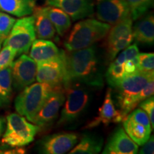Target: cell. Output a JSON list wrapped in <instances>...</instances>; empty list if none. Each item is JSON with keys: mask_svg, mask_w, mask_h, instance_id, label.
Listing matches in <instances>:
<instances>
[{"mask_svg": "<svg viewBox=\"0 0 154 154\" xmlns=\"http://www.w3.org/2000/svg\"><path fill=\"white\" fill-rule=\"evenodd\" d=\"M138 146L131 138L124 128L119 126L111 134L102 153L103 154H136Z\"/></svg>", "mask_w": 154, "mask_h": 154, "instance_id": "14", "label": "cell"}, {"mask_svg": "<svg viewBox=\"0 0 154 154\" xmlns=\"http://www.w3.org/2000/svg\"><path fill=\"white\" fill-rule=\"evenodd\" d=\"M110 28V24L94 19L80 21L74 25L63 45L68 51L89 47L106 37Z\"/></svg>", "mask_w": 154, "mask_h": 154, "instance_id": "3", "label": "cell"}, {"mask_svg": "<svg viewBox=\"0 0 154 154\" xmlns=\"http://www.w3.org/2000/svg\"><path fill=\"white\" fill-rule=\"evenodd\" d=\"M12 98L11 67L0 71V108L8 107Z\"/></svg>", "mask_w": 154, "mask_h": 154, "instance_id": "23", "label": "cell"}, {"mask_svg": "<svg viewBox=\"0 0 154 154\" xmlns=\"http://www.w3.org/2000/svg\"><path fill=\"white\" fill-rule=\"evenodd\" d=\"M125 55H126V60L132 61L135 66L138 68V54H139V51H138V47L137 44H134L132 45H128L124 50Z\"/></svg>", "mask_w": 154, "mask_h": 154, "instance_id": "30", "label": "cell"}, {"mask_svg": "<svg viewBox=\"0 0 154 154\" xmlns=\"http://www.w3.org/2000/svg\"><path fill=\"white\" fill-rule=\"evenodd\" d=\"M31 47L29 57L36 63L51 60L59 57L61 52L54 43L48 39H35Z\"/></svg>", "mask_w": 154, "mask_h": 154, "instance_id": "16", "label": "cell"}, {"mask_svg": "<svg viewBox=\"0 0 154 154\" xmlns=\"http://www.w3.org/2000/svg\"><path fill=\"white\" fill-rule=\"evenodd\" d=\"M96 17L101 22L113 25L131 16L126 0H98Z\"/></svg>", "mask_w": 154, "mask_h": 154, "instance_id": "12", "label": "cell"}, {"mask_svg": "<svg viewBox=\"0 0 154 154\" xmlns=\"http://www.w3.org/2000/svg\"><path fill=\"white\" fill-rule=\"evenodd\" d=\"M16 19L10 15L0 12V37L3 39L8 36Z\"/></svg>", "mask_w": 154, "mask_h": 154, "instance_id": "28", "label": "cell"}, {"mask_svg": "<svg viewBox=\"0 0 154 154\" xmlns=\"http://www.w3.org/2000/svg\"><path fill=\"white\" fill-rule=\"evenodd\" d=\"M124 120L120 111L116 109L114 102L112 99L111 88L107 89L104 101L99 109V114L86 125V128H92L100 124L108 125L111 123H119Z\"/></svg>", "mask_w": 154, "mask_h": 154, "instance_id": "15", "label": "cell"}, {"mask_svg": "<svg viewBox=\"0 0 154 154\" xmlns=\"http://www.w3.org/2000/svg\"><path fill=\"white\" fill-rule=\"evenodd\" d=\"M46 5L62 9L73 21L90 17L94 13V0H46Z\"/></svg>", "mask_w": 154, "mask_h": 154, "instance_id": "13", "label": "cell"}, {"mask_svg": "<svg viewBox=\"0 0 154 154\" xmlns=\"http://www.w3.org/2000/svg\"><path fill=\"white\" fill-rule=\"evenodd\" d=\"M154 80V72H136L126 75L114 88L116 104L124 119L138 106V96L141 90Z\"/></svg>", "mask_w": 154, "mask_h": 154, "instance_id": "2", "label": "cell"}, {"mask_svg": "<svg viewBox=\"0 0 154 154\" xmlns=\"http://www.w3.org/2000/svg\"><path fill=\"white\" fill-rule=\"evenodd\" d=\"M126 76L124 65L116 63L114 61L111 63L106 72V79L111 87L114 88Z\"/></svg>", "mask_w": 154, "mask_h": 154, "instance_id": "25", "label": "cell"}, {"mask_svg": "<svg viewBox=\"0 0 154 154\" xmlns=\"http://www.w3.org/2000/svg\"><path fill=\"white\" fill-rule=\"evenodd\" d=\"M35 8V0H0V10L15 17L29 16Z\"/></svg>", "mask_w": 154, "mask_h": 154, "instance_id": "20", "label": "cell"}, {"mask_svg": "<svg viewBox=\"0 0 154 154\" xmlns=\"http://www.w3.org/2000/svg\"><path fill=\"white\" fill-rule=\"evenodd\" d=\"M134 39L138 43L151 45L154 42V17L153 14L144 16L132 27Z\"/></svg>", "mask_w": 154, "mask_h": 154, "instance_id": "17", "label": "cell"}, {"mask_svg": "<svg viewBox=\"0 0 154 154\" xmlns=\"http://www.w3.org/2000/svg\"><path fill=\"white\" fill-rule=\"evenodd\" d=\"M153 53H140L138 54V72H154Z\"/></svg>", "mask_w": 154, "mask_h": 154, "instance_id": "26", "label": "cell"}, {"mask_svg": "<svg viewBox=\"0 0 154 154\" xmlns=\"http://www.w3.org/2000/svg\"><path fill=\"white\" fill-rule=\"evenodd\" d=\"M122 121L124 131L138 146H142L149 140L152 131L151 125L132 120L127 116Z\"/></svg>", "mask_w": 154, "mask_h": 154, "instance_id": "19", "label": "cell"}, {"mask_svg": "<svg viewBox=\"0 0 154 154\" xmlns=\"http://www.w3.org/2000/svg\"><path fill=\"white\" fill-rule=\"evenodd\" d=\"M133 20H137L153 7V0H126Z\"/></svg>", "mask_w": 154, "mask_h": 154, "instance_id": "24", "label": "cell"}, {"mask_svg": "<svg viewBox=\"0 0 154 154\" xmlns=\"http://www.w3.org/2000/svg\"><path fill=\"white\" fill-rule=\"evenodd\" d=\"M54 88L45 83H33L25 87L17 96L14 107L19 115L32 122Z\"/></svg>", "mask_w": 154, "mask_h": 154, "instance_id": "5", "label": "cell"}, {"mask_svg": "<svg viewBox=\"0 0 154 154\" xmlns=\"http://www.w3.org/2000/svg\"><path fill=\"white\" fill-rule=\"evenodd\" d=\"M4 41V40H3ZM3 41H0V49H2V42H3Z\"/></svg>", "mask_w": 154, "mask_h": 154, "instance_id": "36", "label": "cell"}, {"mask_svg": "<svg viewBox=\"0 0 154 154\" xmlns=\"http://www.w3.org/2000/svg\"><path fill=\"white\" fill-rule=\"evenodd\" d=\"M32 14L34 19L36 36L42 39L52 38L56 34V30L47 14L45 7H35Z\"/></svg>", "mask_w": 154, "mask_h": 154, "instance_id": "18", "label": "cell"}, {"mask_svg": "<svg viewBox=\"0 0 154 154\" xmlns=\"http://www.w3.org/2000/svg\"><path fill=\"white\" fill-rule=\"evenodd\" d=\"M12 86L17 91H22L36 81L37 65L26 54H22L11 65Z\"/></svg>", "mask_w": 154, "mask_h": 154, "instance_id": "9", "label": "cell"}, {"mask_svg": "<svg viewBox=\"0 0 154 154\" xmlns=\"http://www.w3.org/2000/svg\"><path fill=\"white\" fill-rule=\"evenodd\" d=\"M103 140L101 137L91 134H85L79 143L69 152L70 154H96L101 151Z\"/></svg>", "mask_w": 154, "mask_h": 154, "instance_id": "21", "label": "cell"}, {"mask_svg": "<svg viewBox=\"0 0 154 154\" xmlns=\"http://www.w3.org/2000/svg\"><path fill=\"white\" fill-rule=\"evenodd\" d=\"M138 106L145 111L151 121L152 130L154 128V98L153 96H150L141 101Z\"/></svg>", "mask_w": 154, "mask_h": 154, "instance_id": "29", "label": "cell"}, {"mask_svg": "<svg viewBox=\"0 0 154 154\" xmlns=\"http://www.w3.org/2000/svg\"><path fill=\"white\" fill-rule=\"evenodd\" d=\"M154 93V82L153 80L150 82L149 84L144 87L143 89L141 90V91L140 92L139 95L138 96V105L139 104L141 101H143V100L147 99V98L150 97V96H153Z\"/></svg>", "mask_w": 154, "mask_h": 154, "instance_id": "31", "label": "cell"}, {"mask_svg": "<svg viewBox=\"0 0 154 154\" xmlns=\"http://www.w3.org/2000/svg\"><path fill=\"white\" fill-rule=\"evenodd\" d=\"M47 14L54 26L56 32L59 36H63L72 26L70 17L62 9L52 6L45 7Z\"/></svg>", "mask_w": 154, "mask_h": 154, "instance_id": "22", "label": "cell"}, {"mask_svg": "<svg viewBox=\"0 0 154 154\" xmlns=\"http://www.w3.org/2000/svg\"><path fill=\"white\" fill-rule=\"evenodd\" d=\"M126 55H125L124 51H123L122 52L119 54L116 59L114 60L116 63H119V64H124V65L125 62H126Z\"/></svg>", "mask_w": 154, "mask_h": 154, "instance_id": "34", "label": "cell"}, {"mask_svg": "<svg viewBox=\"0 0 154 154\" xmlns=\"http://www.w3.org/2000/svg\"><path fill=\"white\" fill-rule=\"evenodd\" d=\"M78 142L75 133L61 132L45 136L38 143V153L43 154H63L68 153Z\"/></svg>", "mask_w": 154, "mask_h": 154, "instance_id": "11", "label": "cell"}, {"mask_svg": "<svg viewBox=\"0 0 154 154\" xmlns=\"http://www.w3.org/2000/svg\"><path fill=\"white\" fill-rule=\"evenodd\" d=\"M65 101V91L61 86L54 88L47 101L32 121L39 128L49 126L57 118L59 110Z\"/></svg>", "mask_w": 154, "mask_h": 154, "instance_id": "10", "label": "cell"}, {"mask_svg": "<svg viewBox=\"0 0 154 154\" xmlns=\"http://www.w3.org/2000/svg\"><path fill=\"white\" fill-rule=\"evenodd\" d=\"M142 148L138 153L140 154H151L153 153L154 149V140L153 136H150L149 140L141 146Z\"/></svg>", "mask_w": 154, "mask_h": 154, "instance_id": "32", "label": "cell"}, {"mask_svg": "<svg viewBox=\"0 0 154 154\" xmlns=\"http://www.w3.org/2000/svg\"><path fill=\"white\" fill-rule=\"evenodd\" d=\"M5 126V119L0 117V136H1V135L2 134V133L4 131Z\"/></svg>", "mask_w": 154, "mask_h": 154, "instance_id": "35", "label": "cell"}, {"mask_svg": "<svg viewBox=\"0 0 154 154\" xmlns=\"http://www.w3.org/2000/svg\"><path fill=\"white\" fill-rule=\"evenodd\" d=\"M79 84H71L64 86L65 101L58 121L59 126L74 124L82 116L88 106L91 94L86 88Z\"/></svg>", "mask_w": 154, "mask_h": 154, "instance_id": "4", "label": "cell"}, {"mask_svg": "<svg viewBox=\"0 0 154 154\" xmlns=\"http://www.w3.org/2000/svg\"><path fill=\"white\" fill-rule=\"evenodd\" d=\"M3 40H4L3 38H2L1 37H0V41H3Z\"/></svg>", "mask_w": 154, "mask_h": 154, "instance_id": "37", "label": "cell"}, {"mask_svg": "<svg viewBox=\"0 0 154 154\" xmlns=\"http://www.w3.org/2000/svg\"><path fill=\"white\" fill-rule=\"evenodd\" d=\"M39 128L19 113H11L7 117V127L2 143L10 147L25 146L33 141Z\"/></svg>", "mask_w": 154, "mask_h": 154, "instance_id": "6", "label": "cell"}, {"mask_svg": "<svg viewBox=\"0 0 154 154\" xmlns=\"http://www.w3.org/2000/svg\"><path fill=\"white\" fill-rule=\"evenodd\" d=\"M16 56V51L9 47H3L0 49V71L11 66Z\"/></svg>", "mask_w": 154, "mask_h": 154, "instance_id": "27", "label": "cell"}, {"mask_svg": "<svg viewBox=\"0 0 154 154\" xmlns=\"http://www.w3.org/2000/svg\"><path fill=\"white\" fill-rule=\"evenodd\" d=\"M124 70L126 75L131 74L133 73L137 72V68L132 61L126 60L124 63Z\"/></svg>", "mask_w": 154, "mask_h": 154, "instance_id": "33", "label": "cell"}, {"mask_svg": "<svg viewBox=\"0 0 154 154\" xmlns=\"http://www.w3.org/2000/svg\"><path fill=\"white\" fill-rule=\"evenodd\" d=\"M65 74L63 85L79 84L91 87L103 86V77L100 69L96 47H91L64 54Z\"/></svg>", "mask_w": 154, "mask_h": 154, "instance_id": "1", "label": "cell"}, {"mask_svg": "<svg viewBox=\"0 0 154 154\" xmlns=\"http://www.w3.org/2000/svg\"><path fill=\"white\" fill-rule=\"evenodd\" d=\"M36 37L33 15L23 17L16 20L2 45L14 49L17 55H22L29 52Z\"/></svg>", "mask_w": 154, "mask_h": 154, "instance_id": "7", "label": "cell"}, {"mask_svg": "<svg viewBox=\"0 0 154 154\" xmlns=\"http://www.w3.org/2000/svg\"><path fill=\"white\" fill-rule=\"evenodd\" d=\"M64 54L65 51L61 50V54L55 59L36 63V80L49 84L53 88L62 85L66 74Z\"/></svg>", "mask_w": 154, "mask_h": 154, "instance_id": "8", "label": "cell"}]
</instances>
